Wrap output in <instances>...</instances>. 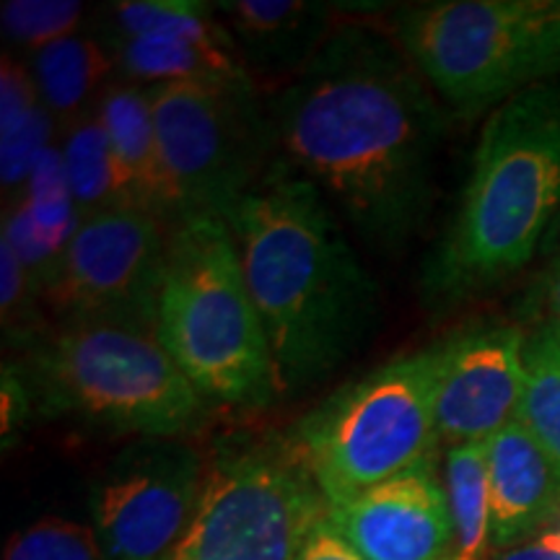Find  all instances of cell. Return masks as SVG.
Returning a JSON list of instances; mask_svg holds the SVG:
<instances>
[{
	"mask_svg": "<svg viewBox=\"0 0 560 560\" xmlns=\"http://www.w3.org/2000/svg\"><path fill=\"white\" fill-rule=\"evenodd\" d=\"M30 70L47 112L60 120L79 122L91 115L89 102L117 66L96 34H70L32 52Z\"/></svg>",
	"mask_w": 560,
	"mask_h": 560,
	"instance_id": "18",
	"label": "cell"
},
{
	"mask_svg": "<svg viewBox=\"0 0 560 560\" xmlns=\"http://www.w3.org/2000/svg\"><path fill=\"white\" fill-rule=\"evenodd\" d=\"M206 457L182 439H138L91 493L107 560H170L198 509Z\"/></svg>",
	"mask_w": 560,
	"mask_h": 560,
	"instance_id": "11",
	"label": "cell"
},
{
	"mask_svg": "<svg viewBox=\"0 0 560 560\" xmlns=\"http://www.w3.org/2000/svg\"><path fill=\"white\" fill-rule=\"evenodd\" d=\"M156 335L206 405L262 410L280 397L268 335L226 221L172 226Z\"/></svg>",
	"mask_w": 560,
	"mask_h": 560,
	"instance_id": "4",
	"label": "cell"
},
{
	"mask_svg": "<svg viewBox=\"0 0 560 560\" xmlns=\"http://www.w3.org/2000/svg\"><path fill=\"white\" fill-rule=\"evenodd\" d=\"M560 221V73L490 112L454 219L420 272L423 301L454 310L542 255Z\"/></svg>",
	"mask_w": 560,
	"mask_h": 560,
	"instance_id": "3",
	"label": "cell"
},
{
	"mask_svg": "<svg viewBox=\"0 0 560 560\" xmlns=\"http://www.w3.org/2000/svg\"><path fill=\"white\" fill-rule=\"evenodd\" d=\"M516 420L560 470V332L535 325L524 346V392Z\"/></svg>",
	"mask_w": 560,
	"mask_h": 560,
	"instance_id": "21",
	"label": "cell"
},
{
	"mask_svg": "<svg viewBox=\"0 0 560 560\" xmlns=\"http://www.w3.org/2000/svg\"><path fill=\"white\" fill-rule=\"evenodd\" d=\"M558 249H560V221H558V226L552 229V234L548 236V242H545L542 255H550V252H558Z\"/></svg>",
	"mask_w": 560,
	"mask_h": 560,
	"instance_id": "30",
	"label": "cell"
},
{
	"mask_svg": "<svg viewBox=\"0 0 560 560\" xmlns=\"http://www.w3.org/2000/svg\"><path fill=\"white\" fill-rule=\"evenodd\" d=\"M278 156L310 177L374 249L400 255L436 202L444 104L395 37L332 30L268 102Z\"/></svg>",
	"mask_w": 560,
	"mask_h": 560,
	"instance_id": "1",
	"label": "cell"
},
{
	"mask_svg": "<svg viewBox=\"0 0 560 560\" xmlns=\"http://www.w3.org/2000/svg\"><path fill=\"white\" fill-rule=\"evenodd\" d=\"M444 488L454 524V558L482 560L493 550V506L486 441L450 446Z\"/></svg>",
	"mask_w": 560,
	"mask_h": 560,
	"instance_id": "19",
	"label": "cell"
},
{
	"mask_svg": "<svg viewBox=\"0 0 560 560\" xmlns=\"http://www.w3.org/2000/svg\"><path fill=\"white\" fill-rule=\"evenodd\" d=\"M493 550L548 529L560 514V470L520 420L486 441Z\"/></svg>",
	"mask_w": 560,
	"mask_h": 560,
	"instance_id": "16",
	"label": "cell"
},
{
	"mask_svg": "<svg viewBox=\"0 0 560 560\" xmlns=\"http://www.w3.org/2000/svg\"><path fill=\"white\" fill-rule=\"evenodd\" d=\"M96 117L107 132L125 202L174 226V198L161 159L149 89L138 83L107 86L96 104Z\"/></svg>",
	"mask_w": 560,
	"mask_h": 560,
	"instance_id": "17",
	"label": "cell"
},
{
	"mask_svg": "<svg viewBox=\"0 0 560 560\" xmlns=\"http://www.w3.org/2000/svg\"><path fill=\"white\" fill-rule=\"evenodd\" d=\"M296 560H363L355 552L353 545L346 540V535L335 527V522L327 516L317 527L312 529V535L306 537L304 548L296 556Z\"/></svg>",
	"mask_w": 560,
	"mask_h": 560,
	"instance_id": "28",
	"label": "cell"
},
{
	"mask_svg": "<svg viewBox=\"0 0 560 560\" xmlns=\"http://www.w3.org/2000/svg\"><path fill=\"white\" fill-rule=\"evenodd\" d=\"M493 560H560V520L529 540L499 550Z\"/></svg>",
	"mask_w": 560,
	"mask_h": 560,
	"instance_id": "29",
	"label": "cell"
},
{
	"mask_svg": "<svg viewBox=\"0 0 560 560\" xmlns=\"http://www.w3.org/2000/svg\"><path fill=\"white\" fill-rule=\"evenodd\" d=\"M34 412L32 392L16 366H3V439L9 441Z\"/></svg>",
	"mask_w": 560,
	"mask_h": 560,
	"instance_id": "27",
	"label": "cell"
},
{
	"mask_svg": "<svg viewBox=\"0 0 560 560\" xmlns=\"http://www.w3.org/2000/svg\"><path fill=\"white\" fill-rule=\"evenodd\" d=\"M149 89L174 223L221 219L278 159L260 89L247 81H172Z\"/></svg>",
	"mask_w": 560,
	"mask_h": 560,
	"instance_id": "9",
	"label": "cell"
},
{
	"mask_svg": "<svg viewBox=\"0 0 560 560\" xmlns=\"http://www.w3.org/2000/svg\"><path fill=\"white\" fill-rule=\"evenodd\" d=\"M213 9L255 83H291L332 34V5L317 0H221Z\"/></svg>",
	"mask_w": 560,
	"mask_h": 560,
	"instance_id": "15",
	"label": "cell"
},
{
	"mask_svg": "<svg viewBox=\"0 0 560 560\" xmlns=\"http://www.w3.org/2000/svg\"><path fill=\"white\" fill-rule=\"evenodd\" d=\"M446 560H457V558H454V556H452V558H446Z\"/></svg>",
	"mask_w": 560,
	"mask_h": 560,
	"instance_id": "31",
	"label": "cell"
},
{
	"mask_svg": "<svg viewBox=\"0 0 560 560\" xmlns=\"http://www.w3.org/2000/svg\"><path fill=\"white\" fill-rule=\"evenodd\" d=\"M545 268L537 276L529 306L535 312V325H550L560 332V249L545 255Z\"/></svg>",
	"mask_w": 560,
	"mask_h": 560,
	"instance_id": "26",
	"label": "cell"
},
{
	"mask_svg": "<svg viewBox=\"0 0 560 560\" xmlns=\"http://www.w3.org/2000/svg\"><path fill=\"white\" fill-rule=\"evenodd\" d=\"M42 107L37 83L32 70L24 62L3 55V73H0V136H11Z\"/></svg>",
	"mask_w": 560,
	"mask_h": 560,
	"instance_id": "25",
	"label": "cell"
},
{
	"mask_svg": "<svg viewBox=\"0 0 560 560\" xmlns=\"http://www.w3.org/2000/svg\"><path fill=\"white\" fill-rule=\"evenodd\" d=\"M446 340L342 384L293 425L327 503L340 506L436 454Z\"/></svg>",
	"mask_w": 560,
	"mask_h": 560,
	"instance_id": "6",
	"label": "cell"
},
{
	"mask_svg": "<svg viewBox=\"0 0 560 560\" xmlns=\"http://www.w3.org/2000/svg\"><path fill=\"white\" fill-rule=\"evenodd\" d=\"M42 418H73L138 439H185L208 405L174 366L156 330L128 322H60L13 363Z\"/></svg>",
	"mask_w": 560,
	"mask_h": 560,
	"instance_id": "5",
	"label": "cell"
},
{
	"mask_svg": "<svg viewBox=\"0 0 560 560\" xmlns=\"http://www.w3.org/2000/svg\"><path fill=\"white\" fill-rule=\"evenodd\" d=\"M172 226L136 206L81 221L42 304L60 322H128L156 330Z\"/></svg>",
	"mask_w": 560,
	"mask_h": 560,
	"instance_id": "10",
	"label": "cell"
},
{
	"mask_svg": "<svg viewBox=\"0 0 560 560\" xmlns=\"http://www.w3.org/2000/svg\"><path fill=\"white\" fill-rule=\"evenodd\" d=\"M327 516L291 433L231 436L206 459L198 509L170 560H296Z\"/></svg>",
	"mask_w": 560,
	"mask_h": 560,
	"instance_id": "8",
	"label": "cell"
},
{
	"mask_svg": "<svg viewBox=\"0 0 560 560\" xmlns=\"http://www.w3.org/2000/svg\"><path fill=\"white\" fill-rule=\"evenodd\" d=\"M395 39L444 107L475 117L560 73V0L400 5Z\"/></svg>",
	"mask_w": 560,
	"mask_h": 560,
	"instance_id": "7",
	"label": "cell"
},
{
	"mask_svg": "<svg viewBox=\"0 0 560 560\" xmlns=\"http://www.w3.org/2000/svg\"><path fill=\"white\" fill-rule=\"evenodd\" d=\"M444 340L439 439L450 446L493 439L520 416L527 332L511 322H482Z\"/></svg>",
	"mask_w": 560,
	"mask_h": 560,
	"instance_id": "13",
	"label": "cell"
},
{
	"mask_svg": "<svg viewBox=\"0 0 560 560\" xmlns=\"http://www.w3.org/2000/svg\"><path fill=\"white\" fill-rule=\"evenodd\" d=\"M19 200H24L30 210L32 229L39 242L50 247L55 255L66 257L68 244L73 242L75 231L81 226V213L70 195L60 149L50 145L42 153Z\"/></svg>",
	"mask_w": 560,
	"mask_h": 560,
	"instance_id": "22",
	"label": "cell"
},
{
	"mask_svg": "<svg viewBox=\"0 0 560 560\" xmlns=\"http://www.w3.org/2000/svg\"><path fill=\"white\" fill-rule=\"evenodd\" d=\"M60 153L70 195H73L81 221L104 213L109 208L128 206L122 198L107 132H104V125L96 117V112L70 125Z\"/></svg>",
	"mask_w": 560,
	"mask_h": 560,
	"instance_id": "20",
	"label": "cell"
},
{
	"mask_svg": "<svg viewBox=\"0 0 560 560\" xmlns=\"http://www.w3.org/2000/svg\"><path fill=\"white\" fill-rule=\"evenodd\" d=\"M83 13H86L83 3H70V0H5L0 21H3V34L13 45L37 52L52 42L79 34L75 30Z\"/></svg>",
	"mask_w": 560,
	"mask_h": 560,
	"instance_id": "24",
	"label": "cell"
},
{
	"mask_svg": "<svg viewBox=\"0 0 560 560\" xmlns=\"http://www.w3.org/2000/svg\"><path fill=\"white\" fill-rule=\"evenodd\" d=\"M3 560H107L96 529L66 516H42L13 532Z\"/></svg>",
	"mask_w": 560,
	"mask_h": 560,
	"instance_id": "23",
	"label": "cell"
},
{
	"mask_svg": "<svg viewBox=\"0 0 560 560\" xmlns=\"http://www.w3.org/2000/svg\"><path fill=\"white\" fill-rule=\"evenodd\" d=\"M346 540L363 560H446L454 524L436 454L382 486L330 509Z\"/></svg>",
	"mask_w": 560,
	"mask_h": 560,
	"instance_id": "14",
	"label": "cell"
},
{
	"mask_svg": "<svg viewBox=\"0 0 560 560\" xmlns=\"http://www.w3.org/2000/svg\"><path fill=\"white\" fill-rule=\"evenodd\" d=\"M268 335L278 395H299L363 346L380 319V285L338 210L285 159L226 219Z\"/></svg>",
	"mask_w": 560,
	"mask_h": 560,
	"instance_id": "2",
	"label": "cell"
},
{
	"mask_svg": "<svg viewBox=\"0 0 560 560\" xmlns=\"http://www.w3.org/2000/svg\"><path fill=\"white\" fill-rule=\"evenodd\" d=\"M115 66L138 86L172 81H247L213 3L125 0L107 5L100 34Z\"/></svg>",
	"mask_w": 560,
	"mask_h": 560,
	"instance_id": "12",
	"label": "cell"
}]
</instances>
